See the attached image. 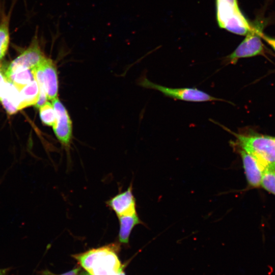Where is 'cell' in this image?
Segmentation results:
<instances>
[{"label":"cell","instance_id":"44dd1931","mask_svg":"<svg viewBox=\"0 0 275 275\" xmlns=\"http://www.w3.org/2000/svg\"><path fill=\"white\" fill-rule=\"evenodd\" d=\"M7 271V269H0V275H6Z\"/></svg>","mask_w":275,"mask_h":275},{"label":"cell","instance_id":"6da1fadb","mask_svg":"<svg viewBox=\"0 0 275 275\" xmlns=\"http://www.w3.org/2000/svg\"><path fill=\"white\" fill-rule=\"evenodd\" d=\"M120 245L110 243L75 254V258L89 275H125L118 257Z\"/></svg>","mask_w":275,"mask_h":275},{"label":"cell","instance_id":"ac0fdd59","mask_svg":"<svg viewBox=\"0 0 275 275\" xmlns=\"http://www.w3.org/2000/svg\"><path fill=\"white\" fill-rule=\"evenodd\" d=\"M261 37L275 51V38L268 36L263 32L261 34Z\"/></svg>","mask_w":275,"mask_h":275},{"label":"cell","instance_id":"7a4b0ae2","mask_svg":"<svg viewBox=\"0 0 275 275\" xmlns=\"http://www.w3.org/2000/svg\"><path fill=\"white\" fill-rule=\"evenodd\" d=\"M218 125L235 137L236 141L232 144L237 146V149L253 155L265 169L275 167V137L258 133H236L224 125Z\"/></svg>","mask_w":275,"mask_h":275},{"label":"cell","instance_id":"2e32d148","mask_svg":"<svg viewBox=\"0 0 275 275\" xmlns=\"http://www.w3.org/2000/svg\"><path fill=\"white\" fill-rule=\"evenodd\" d=\"M39 108L42 123L46 125L53 126L56 121V114L52 103L47 101Z\"/></svg>","mask_w":275,"mask_h":275},{"label":"cell","instance_id":"4fadbf2b","mask_svg":"<svg viewBox=\"0 0 275 275\" xmlns=\"http://www.w3.org/2000/svg\"><path fill=\"white\" fill-rule=\"evenodd\" d=\"M20 103L18 110L35 105L38 101L40 91L35 79L21 89L19 91Z\"/></svg>","mask_w":275,"mask_h":275},{"label":"cell","instance_id":"ba28073f","mask_svg":"<svg viewBox=\"0 0 275 275\" xmlns=\"http://www.w3.org/2000/svg\"><path fill=\"white\" fill-rule=\"evenodd\" d=\"M241 158L243 168L250 188L261 186L265 168L253 155L240 149H237Z\"/></svg>","mask_w":275,"mask_h":275},{"label":"cell","instance_id":"d6986e66","mask_svg":"<svg viewBox=\"0 0 275 275\" xmlns=\"http://www.w3.org/2000/svg\"><path fill=\"white\" fill-rule=\"evenodd\" d=\"M79 270V268H76L67 272H65L61 274H57V275H77ZM45 274L47 275H57V274H53L52 273L48 271H47V272H45Z\"/></svg>","mask_w":275,"mask_h":275},{"label":"cell","instance_id":"8fae6325","mask_svg":"<svg viewBox=\"0 0 275 275\" xmlns=\"http://www.w3.org/2000/svg\"><path fill=\"white\" fill-rule=\"evenodd\" d=\"M0 101L10 115L16 113L20 103L19 91L6 79L0 91Z\"/></svg>","mask_w":275,"mask_h":275},{"label":"cell","instance_id":"9c48e42d","mask_svg":"<svg viewBox=\"0 0 275 275\" xmlns=\"http://www.w3.org/2000/svg\"><path fill=\"white\" fill-rule=\"evenodd\" d=\"M132 191L131 183L127 190L106 201V206L113 211L117 217L136 212V200Z\"/></svg>","mask_w":275,"mask_h":275},{"label":"cell","instance_id":"3957f363","mask_svg":"<svg viewBox=\"0 0 275 275\" xmlns=\"http://www.w3.org/2000/svg\"><path fill=\"white\" fill-rule=\"evenodd\" d=\"M216 20L218 26L239 35H246L252 24L241 11L238 0H215Z\"/></svg>","mask_w":275,"mask_h":275},{"label":"cell","instance_id":"5b68a950","mask_svg":"<svg viewBox=\"0 0 275 275\" xmlns=\"http://www.w3.org/2000/svg\"><path fill=\"white\" fill-rule=\"evenodd\" d=\"M262 28L261 23H252V30L245 35V38L230 54L225 57L228 64H235L242 58H250L264 53V45L261 34Z\"/></svg>","mask_w":275,"mask_h":275},{"label":"cell","instance_id":"5bb4252c","mask_svg":"<svg viewBox=\"0 0 275 275\" xmlns=\"http://www.w3.org/2000/svg\"><path fill=\"white\" fill-rule=\"evenodd\" d=\"M5 76L19 91L35 79L33 70L29 69H16Z\"/></svg>","mask_w":275,"mask_h":275},{"label":"cell","instance_id":"52a82bcc","mask_svg":"<svg viewBox=\"0 0 275 275\" xmlns=\"http://www.w3.org/2000/svg\"><path fill=\"white\" fill-rule=\"evenodd\" d=\"M37 37L35 36L29 47L10 64L5 74L18 69L32 70L44 62L47 57L42 51Z\"/></svg>","mask_w":275,"mask_h":275},{"label":"cell","instance_id":"8992f818","mask_svg":"<svg viewBox=\"0 0 275 275\" xmlns=\"http://www.w3.org/2000/svg\"><path fill=\"white\" fill-rule=\"evenodd\" d=\"M51 101L56 114V121L52 126L53 130L67 155H69L72 139V121L66 108L58 97Z\"/></svg>","mask_w":275,"mask_h":275},{"label":"cell","instance_id":"9a60e30c","mask_svg":"<svg viewBox=\"0 0 275 275\" xmlns=\"http://www.w3.org/2000/svg\"><path fill=\"white\" fill-rule=\"evenodd\" d=\"M12 8L8 14L3 13L0 17V60L6 54L10 42L9 26Z\"/></svg>","mask_w":275,"mask_h":275},{"label":"cell","instance_id":"e0dca14e","mask_svg":"<svg viewBox=\"0 0 275 275\" xmlns=\"http://www.w3.org/2000/svg\"><path fill=\"white\" fill-rule=\"evenodd\" d=\"M261 186L275 196V167L267 168L264 170Z\"/></svg>","mask_w":275,"mask_h":275},{"label":"cell","instance_id":"7c38bea8","mask_svg":"<svg viewBox=\"0 0 275 275\" xmlns=\"http://www.w3.org/2000/svg\"><path fill=\"white\" fill-rule=\"evenodd\" d=\"M119 223L118 238L120 242L128 244L133 229L143 222L140 218L137 212L118 217Z\"/></svg>","mask_w":275,"mask_h":275},{"label":"cell","instance_id":"ffe728a7","mask_svg":"<svg viewBox=\"0 0 275 275\" xmlns=\"http://www.w3.org/2000/svg\"><path fill=\"white\" fill-rule=\"evenodd\" d=\"M6 80L5 76L3 75L0 68V91Z\"/></svg>","mask_w":275,"mask_h":275},{"label":"cell","instance_id":"7402d4cb","mask_svg":"<svg viewBox=\"0 0 275 275\" xmlns=\"http://www.w3.org/2000/svg\"><path fill=\"white\" fill-rule=\"evenodd\" d=\"M0 12H1V11H0ZM0 17H1V15H0Z\"/></svg>","mask_w":275,"mask_h":275},{"label":"cell","instance_id":"30bf717a","mask_svg":"<svg viewBox=\"0 0 275 275\" xmlns=\"http://www.w3.org/2000/svg\"><path fill=\"white\" fill-rule=\"evenodd\" d=\"M42 77L47 99L52 101L58 97V78L57 68L53 61L46 58L42 65Z\"/></svg>","mask_w":275,"mask_h":275},{"label":"cell","instance_id":"277c9868","mask_svg":"<svg viewBox=\"0 0 275 275\" xmlns=\"http://www.w3.org/2000/svg\"><path fill=\"white\" fill-rule=\"evenodd\" d=\"M140 85L146 88L158 91L164 96L177 100L196 102L214 101L228 102L197 88H170L153 82L147 78H142Z\"/></svg>","mask_w":275,"mask_h":275}]
</instances>
